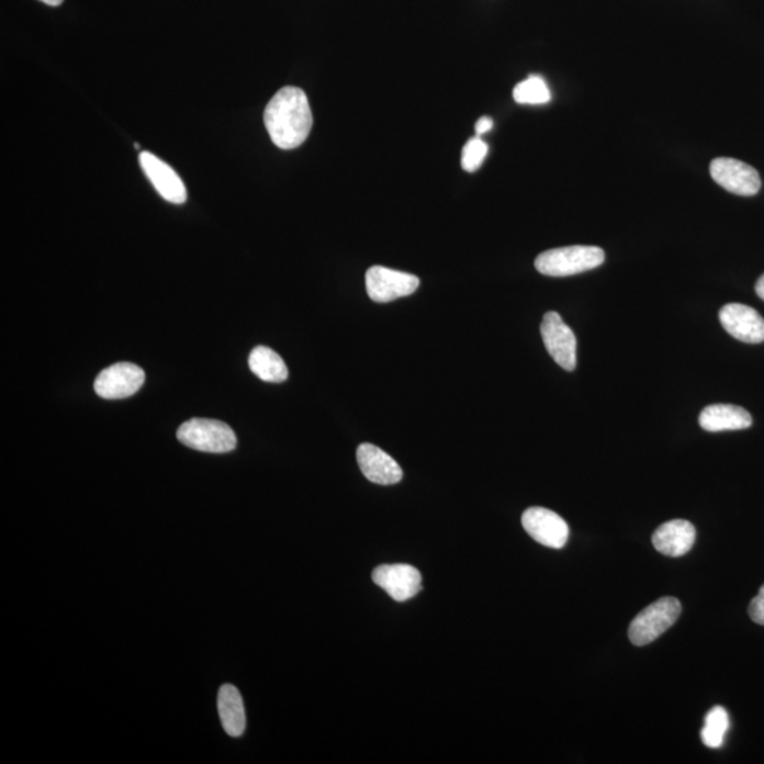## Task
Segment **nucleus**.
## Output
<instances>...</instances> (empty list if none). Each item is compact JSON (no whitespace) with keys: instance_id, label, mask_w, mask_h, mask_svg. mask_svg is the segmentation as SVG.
I'll return each mask as SVG.
<instances>
[{"instance_id":"obj_1","label":"nucleus","mask_w":764,"mask_h":764,"mask_svg":"<svg viewBox=\"0 0 764 764\" xmlns=\"http://www.w3.org/2000/svg\"><path fill=\"white\" fill-rule=\"evenodd\" d=\"M263 122L273 144L283 150L296 149L307 139L313 126L306 92L297 87L278 91L266 108Z\"/></svg>"},{"instance_id":"obj_2","label":"nucleus","mask_w":764,"mask_h":764,"mask_svg":"<svg viewBox=\"0 0 764 764\" xmlns=\"http://www.w3.org/2000/svg\"><path fill=\"white\" fill-rule=\"evenodd\" d=\"M604 262V249L592 245H572L538 255L536 268L542 276L561 278L591 271Z\"/></svg>"},{"instance_id":"obj_3","label":"nucleus","mask_w":764,"mask_h":764,"mask_svg":"<svg viewBox=\"0 0 764 764\" xmlns=\"http://www.w3.org/2000/svg\"><path fill=\"white\" fill-rule=\"evenodd\" d=\"M178 438L188 448L205 453H228L237 448V436L222 420L194 418L180 426Z\"/></svg>"},{"instance_id":"obj_4","label":"nucleus","mask_w":764,"mask_h":764,"mask_svg":"<svg viewBox=\"0 0 764 764\" xmlns=\"http://www.w3.org/2000/svg\"><path fill=\"white\" fill-rule=\"evenodd\" d=\"M681 615V604L675 597H661L641 610L631 621L629 639L634 645H648L670 629Z\"/></svg>"},{"instance_id":"obj_5","label":"nucleus","mask_w":764,"mask_h":764,"mask_svg":"<svg viewBox=\"0 0 764 764\" xmlns=\"http://www.w3.org/2000/svg\"><path fill=\"white\" fill-rule=\"evenodd\" d=\"M367 293L371 301L389 303L413 295L419 288V278L385 267H371L366 273Z\"/></svg>"},{"instance_id":"obj_6","label":"nucleus","mask_w":764,"mask_h":764,"mask_svg":"<svg viewBox=\"0 0 764 764\" xmlns=\"http://www.w3.org/2000/svg\"><path fill=\"white\" fill-rule=\"evenodd\" d=\"M541 336L547 351L563 370L576 369V336L557 312H548L542 318Z\"/></svg>"},{"instance_id":"obj_7","label":"nucleus","mask_w":764,"mask_h":764,"mask_svg":"<svg viewBox=\"0 0 764 764\" xmlns=\"http://www.w3.org/2000/svg\"><path fill=\"white\" fill-rule=\"evenodd\" d=\"M145 371L132 362H117L97 377L94 390L104 400H124L142 389Z\"/></svg>"},{"instance_id":"obj_8","label":"nucleus","mask_w":764,"mask_h":764,"mask_svg":"<svg viewBox=\"0 0 764 764\" xmlns=\"http://www.w3.org/2000/svg\"><path fill=\"white\" fill-rule=\"evenodd\" d=\"M524 530L528 536L542 546L561 550L566 546L570 527L561 516L551 509L531 507L526 509L521 518Z\"/></svg>"},{"instance_id":"obj_9","label":"nucleus","mask_w":764,"mask_h":764,"mask_svg":"<svg viewBox=\"0 0 764 764\" xmlns=\"http://www.w3.org/2000/svg\"><path fill=\"white\" fill-rule=\"evenodd\" d=\"M711 176L729 193L751 198L762 188L761 176L751 165L731 158H718L711 164Z\"/></svg>"},{"instance_id":"obj_10","label":"nucleus","mask_w":764,"mask_h":764,"mask_svg":"<svg viewBox=\"0 0 764 764\" xmlns=\"http://www.w3.org/2000/svg\"><path fill=\"white\" fill-rule=\"evenodd\" d=\"M372 581L396 602L409 600L423 589L420 572L406 563L377 566Z\"/></svg>"},{"instance_id":"obj_11","label":"nucleus","mask_w":764,"mask_h":764,"mask_svg":"<svg viewBox=\"0 0 764 764\" xmlns=\"http://www.w3.org/2000/svg\"><path fill=\"white\" fill-rule=\"evenodd\" d=\"M723 329L734 339L749 345L764 341V318L753 307L742 303H728L719 312Z\"/></svg>"},{"instance_id":"obj_12","label":"nucleus","mask_w":764,"mask_h":764,"mask_svg":"<svg viewBox=\"0 0 764 764\" xmlns=\"http://www.w3.org/2000/svg\"><path fill=\"white\" fill-rule=\"evenodd\" d=\"M139 161L141 168L148 176L150 183L155 186L166 202L183 204L188 200V190H186L183 180L168 164L156 158L150 151H141Z\"/></svg>"},{"instance_id":"obj_13","label":"nucleus","mask_w":764,"mask_h":764,"mask_svg":"<svg viewBox=\"0 0 764 764\" xmlns=\"http://www.w3.org/2000/svg\"><path fill=\"white\" fill-rule=\"evenodd\" d=\"M357 462L367 480L381 486L400 483L404 473L389 453L375 445L362 443L357 449Z\"/></svg>"},{"instance_id":"obj_14","label":"nucleus","mask_w":764,"mask_h":764,"mask_svg":"<svg viewBox=\"0 0 764 764\" xmlns=\"http://www.w3.org/2000/svg\"><path fill=\"white\" fill-rule=\"evenodd\" d=\"M697 530L687 520H671L653 533L655 550L667 557H683L693 550Z\"/></svg>"},{"instance_id":"obj_15","label":"nucleus","mask_w":764,"mask_h":764,"mask_svg":"<svg viewBox=\"0 0 764 764\" xmlns=\"http://www.w3.org/2000/svg\"><path fill=\"white\" fill-rule=\"evenodd\" d=\"M752 415L738 405H709L699 415L700 428L707 432H723V430H741L752 426Z\"/></svg>"},{"instance_id":"obj_16","label":"nucleus","mask_w":764,"mask_h":764,"mask_svg":"<svg viewBox=\"0 0 764 764\" xmlns=\"http://www.w3.org/2000/svg\"><path fill=\"white\" fill-rule=\"evenodd\" d=\"M217 707L224 731L233 738L241 737L247 718H245L241 694L234 685L225 684L220 688Z\"/></svg>"},{"instance_id":"obj_17","label":"nucleus","mask_w":764,"mask_h":764,"mask_svg":"<svg viewBox=\"0 0 764 764\" xmlns=\"http://www.w3.org/2000/svg\"><path fill=\"white\" fill-rule=\"evenodd\" d=\"M248 366L254 374L262 381L283 382L288 380L289 371L285 361L269 347H255L249 355Z\"/></svg>"},{"instance_id":"obj_18","label":"nucleus","mask_w":764,"mask_h":764,"mask_svg":"<svg viewBox=\"0 0 764 764\" xmlns=\"http://www.w3.org/2000/svg\"><path fill=\"white\" fill-rule=\"evenodd\" d=\"M513 97L518 104L523 105H543L551 101L550 88L543 78L538 76L528 77L527 80L517 85Z\"/></svg>"},{"instance_id":"obj_19","label":"nucleus","mask_w":764,"mask_h":764,"mask_svg":"<svg viewBox=\"0 0 764 764\" xmlns=\"http://www.w3.org/2000/svg\"><path fill=\"white\" fill-rule=\"evenodd\" d=\"M729 729V715L727 709L715 707L708 712L705 718V727L700 731V738L708 748H721L724 741V734Z\"/></svg>"},{"instance_id":"obj_20","label":"nucleus","mask_w":764,"mask_h":764,"mask_svg":"<svg viewBox=\"0 0 764 764\" xmlns=\"http://www.w3.org/2000/svg\"><path fill=\"white\" fill-rule=\"evenodd\" d=\"M487 154L488 146L480 136L470 139L463 148L462 168L469 171V173H473V171H476L480 166L483 165Z\"/></svg>"},{"instance_id":"obj_21","label":"nucleus","mask_w":764,"mask_h":764,"mask_svg":"<svg viewBox=\"0 0 764 764\" xmlns=\"http://www.w3.org/2000/svg\"><path fill=\"white\" fill-rule=\"evenodd\" d=\"M749 615L754 623L764 626V585L759 591L757 596L753 597L751 606H749Z\"/></svg>"},{"instance_id":"obj_22","label":"nucleus","mask_w":764,"mask_h":764,"mask_svg":"<svg viewBox=\"0 0 764 764\" xmlns=\"http://www.w3.org/2000/svg\"><path fill=\"white\" fill-rule=\"evenodd\" d=\"M494 126V122L492 117L488 116H483L480 117L476 124V136H482L484 134H487V132L492 131Z\"/></svg>"},{"instance_id":"obj_23","label":"nucleus","mask_w":764,"mask_h":764,"mask_svg":"<svg viewBox=\"0 0 764 764\" xmlns=\"http://www.w3.org/2000/svg\"><path fill=\"white\" fill-rule=\"evenodd\" d=\"M756 293L757 296L761 297L762 301H764V276L759 278V281L756 283Z\"/></svg>"},{"instance_id":"obj_24","label":"nucleus","mask_w":764,"mask_h":764,"mask_svg":"<svg viewBox=\"0 0 764 764\" xmlns=\"http://www.w3.org/2000/svg\"><path fill=\"white\" fill-rule=\"evenodd\" d=\"M42 2L48 4V7H58L64 0H42Z\"/></svg>"}]
</instances>
